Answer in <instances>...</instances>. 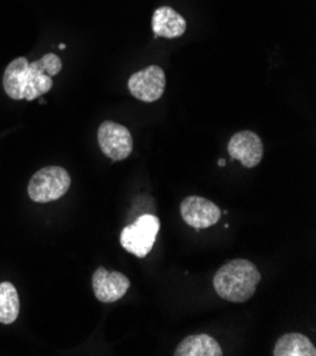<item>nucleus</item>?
<instances>
[{"label":"nucleus","instance_id":"f257e3e1","mask_svg":"<svg viewBox=\"0 0 316 356\" xmlns=\"http://www.w3.org/2000/svg\"><path fill=\"white\" fill-rule=\"evenodd\" d=\"M61 68V58L53 53L33 63H28L26 57H17L5 70V92L12 99H36L53 88V77Z\"/></svg>","mask_w":316,"mask_h":356},{"label":"nucleus","instance_id":"f03ea898","mask_svg":"<svg viewBox=\"0 0 316 356\" xmlns=\"http://www.w3.org/2000/svg\"><path fill=\"white\" fill-rule=\"evenodd\" d=\"M260 281L261 274L254 263L235 259L217 270L213 284L220 298L230 302H245L256 294Z\"/></svg>","mask_w":316,"mask_h":356},{"label":"nucleus","instance_id":"7ed1b4c3","mask_svg":"<svg viewBox=\"0 0 316 356\" xmlns=\"http://www.w3.org/2000/svg\"><path fill=\"white\" fill-rule=\"evenodd\" d=\"M72 186L69 173L61 166H46L31 176L28 196L36 203H49L61 199Z\"/></svg>","mask_w":316,"mask_h":356},{"label":"nucleus","instance_id":"20e7f679","mask_svg":"<svg viewBox=\"0 0 316 356\" xmlns=\"http://www.w3.org/2000/svg\"><path fill=\"white\" fill-rule=\"evenodd\" d=\"M160 222L153 215H144L121 232V244L138 259H145L156 241Z\"/></svg>","mask_w":316,"mask_h":356},{"label":"nucleus","instance_id":"39448f33","mask_svg":"<svg viewBox=\"0 0 316 356\" xmlns=\"http://www.w3.org/2000/svg\"><path fill=\"white\" fill-rule=\"evenodd\" d=\"M98 144L105 156L118 162L125 161L133 149L129 129L114 121H103L98 128Z\"/></svg>","mask_w":316,"mask_h":356},{"label":"nucleus","instance_id":"423d86ee","mask_svg":"<svg viewBox=\"0 0 316 356\" xmlns=\"http://www.w3.org/2000/svg\"><path fill=\"white\" fill-rule=\"evenodd\" d=\"M166 87L165 71L159 65H149L132 74L128 80L129 92L142 102H155L160 99Z\"/></svg>","mask_w":316,"mask_h":356},{"label":"nucleus","instance_id":"0eeeda50","mask_svg":"<svg viewBox=\"0 0 316 356\" xmlns=\"http://www.w3.org/2000/svg\"><path fill=\"white\" fill-rule=\"evenodd\" d=\"M131 287L129 278L119 271L98 267L92 274V290L98 301L110 304L121 300Z\"/></svg>","mask_w":316,"mask_h":356},{"label":"nucleus","instance_id":"6e6552de","mask_svg":"<svg viewBox=\"0 0 316 356\" xmlns=\"http://www.w3.org/2000/svg\"><path fill=\"white\" fill-rule=\"evenodd\" d=\"M227 151L234 161L245 168H256L264 156V145L261 138L253 131H240L231 136Z\"/></svg>","mask_w":316,"mask_h":356},{"label":"nucleus","instance_id":"1a4fd4ad","mask_svg":"<svg viewBox=\"0 0 316 356\" xmlns=\"http://www.w3.org/2000/svg\"><path fill=\"white\" fill-rule=\"evenodd\" d=\"M181 215L183 220L200 230L215 226L222 216V211L216 203L201 196H189L181 203Z\"/></svg>","mask_w":316,"mask_h":356},{"label":"nucleus","instance_id":"9d476101","mask_svg":"<svg viewBox=\"0 0 316 356\" xmlns=\"http://www.w3.org/2000/svg\"><path fill=\"white\" fill-rule=\"evenodd\" d=\"M185 17L173 10L169 6H160L155 10L152 17V30L156 38L165 39H176L185 34L186 31Z\"/></svg>","mask_w":316,"mask_h":356},{"label":"nucleus","instance_id":"9b49d317","mask_svg":"<svg viewBox=\"0 0 316 356\" xmlns=\"http://www.w3.org/2000/svg\"><path fill=\"white\" fill-rule=\"evenodd\" d=\"M174 356H222L220 343L207 334H197L185 338L174 349Z\"/></svg>","mask_w":316,"mask_h":356},{"label":"nucleus","instance_id":"f8f14e48","mask_svg":"<svg viewBox=\"0 0 316 356\" xmlns=\"http://www.w3.org/2000/svg\"><path fill=\"white\" fill-rule=\"evenodd\" d=\"M274 356H315L316 348L308 337L299 332H290L278 338L274 346Z\"/></svg>","mask_w":316,"mask_h":356},{"label":"nucleus","instance_id":"ddd939ff","mask_svg":"<svg viewBox=\"0 0 316 356\" xmlns=\"http://www.w3.org/2000/svg\"><path fill=\"white\" fill-rule=\"evenodd\" d=\"M20 312V298L12 282H0V324H13Z\"/></svg>","mask_w":316,"mask_h":356},{"label":"nucleus","instance_id":"4468645a","mask_svg":"<svg viewBox=\"0 0 316 356\" xmlns=\"http://www.w3.org/2000/svg\"><path fill=\"white\" fill-rule=\"evenodd\" d=\"M219 165H220V166H224V165H226V161H224V159H220V161H219Z\"/></svg>","mask_w":316,"mask_h":356},{"label":"nucleus","instance_id":"2eb2a0df","mask_svg":"<svg viewBox=\"0 0 316 356\" xmlns=\"http://www.w3.org/2000/svg\"><path fill=\"white\" fill-rule=\"evenodd\" d=\"M58 49H61V50H64V49H65V44H64V43H61V44H60V46H58Z\"/></svg>","mask_w":316,"mask_h":356}]
</instances>
